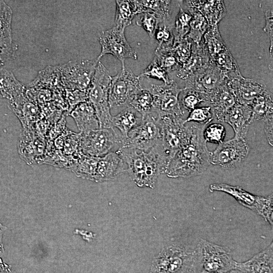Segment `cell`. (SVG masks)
Here are the masks:
<instances>
[{
	"mask_svg": "<svg viewBox=\"0 0 273 273\" xmlns=\"http://www.w3.org/2000/svg\"><path fill=\"white\" fill-rule=\"evenodd\" d=\"M27 88L9 70L0 69V97L12 103L23 96Z\"/></svg>",
	"mask_w": 273,
	"mask_h": 273,
	"instance_id": "cell-25",
	"label": "cell"
},
{
	"mask_svg": "<svg viewBox=\"0 0 273 273\" xmlns=\"http://www.w3.org/2000/svg\"><path fill=\"white\" fill-rule=\"evenodd\" d=\"M207 125L192 124L188 142L169 161L164 171L170 178L188 177L202 174L210 164L211 152L208 149L203 132Z\"/></svg>",
	"mask_w": 273,
	"mask_h": 273,
	"instance_id": "cell-1",
	"label": "cell"
},
{
	"mask_svg": "<svg viewBox=\"0 0 273 273\" xmlns=\"http://www.w3.org/2000/svg\"><path fill=\"white\" fill-rule=\"evenodd\" d=\"M203 40L210 58L228 49L220 35L218 25L209 26Z\"/></svg>",
	"mask_w": 273,
	"mask_h": 273,
	"instance_id": "cell-34",
	"label": "cell"
},
{
	"mask_svg": "<svg viewBox=\"0 0 273 273\" xmlns=\"http://www.w3.org/2000/svg\"><path fill=\"white\" fill-rule=\"evenodd\" d=\"M209 190L225 193L234 198L238 203L261 216L272 225V194L267 197L254 195L238 186L224 183H214L210 185Z\"/></svg>",
	"mask_w": 273,
	"mask_h": 273,
	"instance_id": "cell-6",
	"label": "cell"
},
{
	"mask_svg": "<svg viewBox=\"0 0 273 273\" xmlns=\"http://www.w3.org/2000/svg\"><path fill=\"white\" fill-rule=\"evenodd\" d=\"M182 3L199 11L209 26L217 25L225 16L226 8L223 1H184Z\"/></svg>",
	"mask_w": 273,
	"mask_h": 273,
	"instance_id": "cell-24",
	"label": "cell"
},
{
	"mask_svg": "<svg viewBox=\"0 0 273 273\" xmlns=\"http://www.w3.org/2000/svg\"><path fill=\"white\" fill-rule=\"evenodd\" d=\"M250 106L251 108L250 124L273 118L272 94L269 89L257 97Z\"/></svg>",
	"mask_w": 273,
	"mask_h": 273,
	"instance_id": "cell-26",
	"label": "cell"
},
{
	"mask_svg": "<svg viewBox=\"0 0 273 273\" xmlns=\"http://www.w3.org/2000/svg\"><path fill=\"white\" fill-rule=\"evenodd\" d=\"M65 97L69 107L68 115L76 106L87 101V89H65Z\"/></svg>",
	"mask_w": 273,
	"mask_h": 273,
	"instance_id": "cell-46",
	"label": "cell"
},
{
	"mask_svg": "<svg viewBox=\"0 0 273 273\" xmlns=\"http://www.w3.org/2000/svg\"><path fill=\"white\" fill-rule=\"evenodd\" d=\"M68 115L74 120L82 133H87L100 128L95 109L88 101L76 106Z\"/></svg>",
	"mask_w": 273,
	"mask_h": 273,
	"instance_id": "cell-23",
	"label": "cell"
},
{
	"mask_svg": "<svg viewBox=\"0 0 273 273\" xmlns=\"http://www.w3.org/2000/svg\"><path fill=\"white\" fill-rule=\"evenodd\" d=\"M125 29L114 26L100 32L99 40L101 51L96 61L106 54H111L121 63L122 68H125V60L127 58L138 59L135 51L127 42L124 34Z\"/></svg>",
	"mask_w": 273,
	"mask_h": 273,
	"instance_id": "cell-14",
	"label": "cell"
},
{
	"mask_svg": "<svg viewBox=\"0 0 273 273\" xmlns=\"http://www.w3.org/2000/svg\"><path fill=\"white\" fill-rule=\"evenodd\" d=\"M213 119L210 106L196 108L191 111L184 121V123L193 122L201 125H207Z\"/></svg>",
	"mask_w": 273,
	"mask_h": 273,
	"instance_id": "cell-43",
	"label": "cell"
},
{
	"mask_svg": "<svg viewBox=\"0 0 273 273\" xmlns=\"http://www.w3.org/2000/svg\"><path fill=\"white\" fill-rule=\"evenodd\" d=\"M81 133H75L69 129L66 131L62 150L63 153L75 159L83 155L80 146Z\"/></svg>",
	"mask_w": 273,
	"mask_h": 273,
	"instance_id": "cell-37",
	"label": "cell"
},
{
	"mask_svg": "<svg viewBox=\"0 0 273 273\" xmlns=\"http://www.w3.org/2000/svg\"><path fill=\"white\" fill-rule=\"evenodd\" d=\"M98 62L87 59L71 60L60 66L61 82L65 89L86 90Z\"/></svg>",
	"mask_w": 273,
	"mask_h": 273,
	"instance_id": "cell-13",
	"label": "cell"
},
{
	"mask_svg": "<svg viewBox=\"0 0 273 273\" xmlns=\"http://www.w3.org/2000/svg\"><path fill=\"white\" fill-rule=\"evenodd\" d=\"M0 273H12L11 270L6 264L4 263L0 258Z\"/></svg>",
	"mask_w": 273,
	"mask_h": 273,
	"instance_id": "cell-50",
	"label": "cell"
},
{
	"mask_svg": "<svg viewBox=\"0 0 273 273\" xmlns=\"http://www.w3.org/2000/svg\"><path fill=\"white\" fill-rule=\"evenodd\" d=\"M4 63L0 61V69L3 68V66H4Z\"/></svg>",
	"mask_w": 273,
	"mask_h": 273,
	"instance_id": "cell-53",
	"label": "cell"
},
{
	"mask_svg": "<svg viewBox=\"0 0 273 273\" xmlns=\"http://www.w3.org/2000/svg\"><path fill=\"white\" fill-rule=\"evenodd\" d=\"M139 76L125 67L115 76L111 77L109 92L110 109L118 106H128L133 97L142 87Z\"/></svg>",
	"mask_w": 273,
	"mask_h": 273,
	"instance_id": "cell-11",
	"label": "cell"
},
{
	"mask_svg": "<svg viewBox=\"0 0 273 273\" xmlns=\"http://www.w3.org/2000/svg\"><path fill=\"white\" fill-rule=\"evenodd\" d=\"M237 103L236 98L226 82L211 95L207 104L211 108L213 118L223 122L226 114Z\"/></svg>",
	"mask_w": 273,
	"mask_h": 273,
	"instance_id": "cell-19",
	"label": "cell"
},
{
	"mask_svg": "<svg viewBox=\"0 0 273 273\" xmlns=\"http://www.w3.org/2000/svg\"><path fill=\"white\" fill-rule=\"evenodd\" d=\"M17 50V45L10 48L4 47L0 45V61L5 63L14 58Z\"/></svg>",
	"mask_w": 273,
	"mask_h": 273,
	"instance_id": "cell-48",
	"label": "cell"
},
{
	"mask_svg": "<svg viewBox=\"0 0 273 273\" xmlns=\"http://www.w3.org/2000/svg\"><path fill=\"white\" fill-rule=\"evenodd\" d=\"M147 89L153 98L151 112L155 113L159 118L165 116L184 118L186 112L179 101V96L183 88H180L175 80L173 79L169 84H152Z\"/></svg>",
	"mask_w": 273,
	"mask_h": 273,
	"instance_id": "cell-7",
	"label": "cell"
},
{
	"mask_svg": "<svg viewBox=\"0 0 273 273\" xmlns=\"http://www.w3.org/2000/svg\"><path fill=\"white\" fill-rule=\"evenodd\" d=\"M117 151L127 166L131 180L139 187L154 188L158 176L169 161L161 142L148 152L128 147Z\"/></svg>",
	"mask_w": 273,
	"mask_h": 273,
	"instance_id": "cell-2",
	"label": "cell"
},
{
	"mask_svg": "<svg viewBox=\"0 0 273 273\" xmlns=\"http://www.w3.org/2000/svg\"><path fill=\"white\" fill-rule=\"evenodd\" d=\"M99 158L83 154L74 161L69 170L77 177L94 181Z\"/></svg>",
	"mask_w": 273,
	"mask_h": 273,
	"instance_id": "cell-31",
	"label": "cell"
},
{
	"mask_svg": "<svg viewBox=\"0 0 273 273\" xmlns=\"http://www.w3.org/2000/svg\"><path fill=\"white\" fill-rule=\"evenodd\" d=\"M115 26L125 29L137 14L134 1H116Z\"/></svg>",
	"mask_w": 273,
	"mask_h": 273,
	"instance_id": "cell-33",
	"label": "cell"
},
{
	"mask_svg": "<svg viewBox=\"0 0 273 273\" xmlns=\"http://www.w3.org/2000/svg\"><path fill=\"white\" fill-rule=\"evenodd\" d=\"M179 101L182 108L188 113L195 109L204 101L197 93L188 89L183 88L179 94Z\"/></svg>",
	"mask_w": 273,
	"mask_h": 273,
	"instance_id": "cell-44",
	"label": "cell"
},
{
	"mask_svg": "<svg viewBox=\"0 0 273 273\" xmlns=\"http://www.w3.org/2000/svg\"><path fill=\"white\" fill-rule=\"evenodd\" d=\"M228 80L225 74L211 60L207 66L184 80V88L199 94L207 104L211 95Z\"/></svg>",
	"mask_w": 273,
	"mask_h": 273,
	"instance_id": "cell-12",
	"label": "cell"
},
{
	"mask_svg": "<svg viewBox=\"0 0 273 273\" xmlns=\"http://www.w3.org/2000/svg\"><path fill=\"white\" fill-rule=\"evenodd\" d=\"M111 76L105 66L99 61L90 83L87 89V101L93 106L99 121L100 128H113L109 104Z\"/></svg>",
	"mask_w": 273,
	"mask_h": 273,
	"instance_id": "cell-4",
	"label": "cell"
},
{
	"mask_svg": "<svg viewBox=\"0 0 273 273\" xmlns=\"http://www.w3.org/2000/svg\"><path fill=\"white\" fill-rule=\"evenodd\" d=\"M81 134L80 146L82 153L95 157L104 156L115 147H121L125 141L115 128H99Z\"/></svg>",
	"mask_w": 273,
	"mask_h": 273,
	"instance_id": "cell-10",
	"label": "cell"
},
{
	"mask_svg": "<svg viewBox=\"0 0 273 273\" xmlns=\"http://www.w3.org/2000/svg\"><path fill=\"white\" fill-rule=\"evenodd\" d=\"M155 54V57L158 63L168 73L176 72L180 68L176 59L170 52L169 48H156Z\"/></svg>",
	"mask_w": 273,
	"mask_h": 273,
	"instance_id": "cell-38",
	"label": "cell"
},
{
	"mask_svg": "<svg viewBox=\"0 0 273 273\" xmlns=\"http://www.w3.org/2000/svg\"><path fill=\"white\" fill-rule=\"evenodd\" d=\"M30 87L55 90L64 89L61 82L60 66H48L39 72Z\"/></svg>",
	"mask_w": 273,
	"mask_h": 273,
	"instance_id": "cell-29",
	"label": "cell"
},
{
	"mask_svg": "<svg viewBox=\"0 0 273 273\" xmlns=\"http://www.w3.org/2000/svg\"><path fill=\"white\" fill-rule=\"evenodd\" d=\"M153 98L147 88H143L132 99L128 106L132 108L141 115L143 118L150 113L152 110Z\"/></svg>",
	"mask_w": 273,
	"mask_h": 273,
	"instance_id": "cell-35",
	"label": "cell"
},
{
	"mask_svg": "<svg viewBox=\"0 0 273 273\" xmlns=\"http://www.w3.org/2000/svg\"><path fill=\"white\" fill-rule=\"evenodd\" d=\"M5 229V228L0 223V256L4 251L3 244V236Z\"/></svg>",
	"mask_w": 273,
	"mask_h": 273,
	"instance_id": "cell-51",
	"label": "cell"
},
{
	"mask_svg": "<svg viewBox=\"0 0 273 273\" xmlns=\"http://www.w3.org/2000/svg\"><path fill=\"white\" fill-rule=\"evenodd\" d=\"M161 23V25L159 24L154 35V38L158 42V47L156 48H170L174 42L173 24Z\"/></svg>",
	"mask_w": 273,
	"mask_h": 273,
	"instance_id": "cell-41",
	"label": "cell"
},
{
	"mask_svg": "<svg viewBox=\"0 0 273 273\" xmlns=\"http://www.w3.org/2000/svg\"><path fill=\"white\" fill-rule=\"evenodd\" d=\"M192 41L186 37L169 48L180 67L188 61L192 52Z\"/></svg>",
	"mask_w": 273,
	"mask_h": 273,
	"instance_id": "cell-39",
	"label": "cell"
},
{
	"mask_svg": "<svg viewBox=\"0 0 273 273\" xmlns=\"http://www.w3.org/2000/svg\"><path fill=\"white\" fill-rule=\"evenodd\" d=\"M272 121L273 118H269L264 121V131L268 143L272 146L273 134H272Z\"/></svg>",
	"mask_w": 273,
	"mask_h": 273,
	"instance_id": "cell-49",
	"label": "cell"
},
{
	"mask_svg": "<svg viewBox=\"0 0 273 273\" xmlns=\"http://www.w3.org/2000/svg\"><path fill=\"white\" fill-rule=\"evenodd\" d=\"M46 144V139L37 133L34 128L23 129L18 144L19 156L28 165L42 164Z\"/></svg>",
	"mask_w": 273,
	"mask_h": 273,
	"instance_id": "cell-16",
	"label": "cell"
},
{
	"mask_svg": "<svg viewBox=\"0 0 273 273\" xmlns=\"http://www.w3.org/2000/svg\"><path fill=\"white\" fill-rule=\"evenodd\" d=\"M196 261V247L171 245L164 248L154 259L153 273H193Z\"/></svg>",
	"mask_w": 273,
	"mask_h": 273,
	"instance_id": "cell-5",
	"label": "cell"
},
{
	"mask_svg": "<svg viewBox=\"0 0 273 273\" xmlns=\"http://www.w3.org/2000/svg\"><path fill=\"white\" fill-rule=\"evenodd\" d=\"M125 171L127 166L120 153L117 150L111 151L99 157L94 181L112 180Z\"/></svg>",
	"mask_w": 273,
	"mask_h": 273,
	"instance_id": "cell-18",
	"label": "cell"
},
{
	"mask_svg": "<svg viewBox=\"0 0 273 273\" xmlns=\"http://www.w3.org/2000/svg\"><path fill=\"white\" fill-rule=\"evenodd\" d=\"M225 273H243L241 270L236 268Z\"/></svg>",
	"mask_w": 273,
	"mask_h": 273,
	"instance_id": "cell-52",
	"label": "cell"
},
{
	"mask_svg": "<svg viewBox=\"0 0 273 273\" xmlns=\"http://www.w3.org/2000/svg\"><path fill=\"white\" fill-rule=\"evenodd\" d=\"M137 14L150 12L155 14L162 23L170 24V1H134Z\"/></svg>",
	"mask_w": 273,
	"mask_h": 273,
	"instance_id": "cell-28",
	"label": "cell"
},
{
	"mask_svg": "<svg viewBox=\"0 0 273 273\" xmlns=\"http://www.w3.org/2000/svg\"><path fill=\"white\" fill-rule=\"evenodd\" d=\"M160 118L161 144L170 160L189 141L192 126L184 123L185 119L174 116Z\"/></svg>",
	"mask_w": 273,
	"mask_h": 273,
	"instance_id": "cell-8",
	"label": "cell"
},
{
	"mask_svg": "<svg viewBox=\"0 0 273 273\" xmlns=\"http://www.w3.org/2000/svg\"><path fill=\"white\" fill-rule=\"evenodd\" d=\"M236 268L243 273H273V243L249 260L237 262Z\"/></svg>",
	"mask_w": 273,
	"mask_h": 273,
	"instance_id": "cell-22",
	"label": "cell"
},
{
	"mask_svg": "<svg viewBox=\"0 0 273 273\" xmlns=\"http://www.w3.org/2000/svg\"><path fill=\"white\" fill-rule=\"evenodd\" d=\"M210 60L203 40L198 44L192 42L190 58L176 71V75L179 78L185 80L207 66Z\"/></svg>",
	"mask_w": 273,
	"mask_h": 273,
	"instance_id": "cell-20",
	"label": "cell"
},
{
	"mask_svg": "<svg viewBox=\"0 0 273 273\" xmlns=\"http://www.w3.org/2000/svg\"><path fill=\"white\" fill-rule=\"evenodd\" d=\"M249 151L245 138L233 137L218 144L211 152L210 164L226 168L234 167L246 158Z\"/></svg>",
	"mask_w": 273,
	"mask_h": 273,
	"instance_id": "cell-15",
	"label": "cell"
},
{
	"mask_svg": "<svg viewBox=\"0 0 273 273\" xmlns=\"http://www.w3.org/2000/svg\"><path fill=\"white\" fill-rule=\"evenodd\" d=\"M196 251V262L193 273H225L236 269L237 261L226 246L201 239Z\"/></svg>",
	"mask_w": 273,
	"mask_h": 273,
	"instance_id": "cell-3",
	"label": "cell"
},
{
	"mask_svg": "<svg viewBox=\"0 0 273 273\" xmlns=\"http://www.w3.org/2000/svg\"><path fill=\"white\" fill-rule=\"evenodd\" d=\"M139 77L160 80L163 81L165 84H170L173 80L170 79L168 73L159 65L155 56L149 65L139 75Z\"/></svg>",
	"mask_w": 273,
	"mask_h": 273,
	"instance_id": "cell-40",
	"label": "cell"
},
{
	"mask_svg": "<svg viewBox=\"0 0 273 273\" xmlns=\"http://www.w3.org/2000/svg\"><path fill=\"white\" fill-rule=\"evenodd\" d=\"M12 10L6 3L0 1V45L12 47L16 44L12 37Z\"/></svg>",
	"mask_w": 273,
	"mask_h": 273,
	"instance_id": "cell-32",
	"label": "cell"
},
{
	"mask_svg": "<svg viewBox=\"0 0 273 273\" xmlns=\"http://www.w3.org/2000/svg\"><path fill=\"white\" fill-rule=\"evenodd\" d=\"M272 9L268 10L265 12V25L263 28V30L267 34L268 37L270 40V48L269 53L270 55L272 58V44H273V21H272Z\"/></svg>",
	"mask_w": 273,
	"mask_h": 273,
	"instance_id": "cell-47",
	"label": "cell"
},
{
	"mask_svg": "<svg viewBox=\"0 0 273 273\" xmlns=\"http://www.w3.org/2000/svg\"><path fill=\"white\" fill-rule=\"evenodd\" d=\"M160 23H162L161 20L155 14L150 12L140 14L136 21V25L142 27L151 38H154L155 32Z\"/></svg>",
	"mask_w": 273,
	"mask_h": 273,
	"instance_id": "cell-45",
	"label": "cell"
},
{
	"mask_svg": "<svg viewBox=\"0 0 273 273\" xmlns=\"http://www.w3.org/2000/svg\"><path fill=\"white\" fill-rule=\"evenodd\" d=\"M181 4V8L192 16L190 23V31L186 37L193 42L198 44L203 40L209 25L205 18L199 11L183 3Z\"/></svg>",
	"mask_w": 273,
	"mask_h": 273,
	"instance_id": "cell-30",
	"label": "cell"
},
{
	"mask_svg": "<svg viewBox=\"0 0 273 273\" xmlns=\"http://www.w3.org/2000/svg\"><path fill=\"white\" fill-rule=\"evenodd\" d=\"M178 6L179 11L176 15L174 27L173 28V44L181 41L188 35L190 31V23L192 19L190 14L184 10L179 4H178Z\"/></svg>",
	"mask_w": 273,
	"mask_h": 273,
	"instance_id": "cell-36",
	"label": "cell"
},
{
	"mask_svg": "<svg viewBox=\"0 0 273 273\" xmlns=\"http://www.w3.org/2000/svg\"><path fill=\"white\" fill-rule=\"evenodd\" d=\"M251 115L250 106L237 103L226 114L224 122L231 125L235 138H245Z\"/></svg>",
	"mask_w": 273,
	"mask_h": 273,
	"instance_id": "cell-21",
	"label": "cell"
},
{
	"mask_svg": "<svg viewBox=\"0 0 273 273\" xmlns=\"http://www.w3.org/2000/svg\"><path fill=\"white\" fill-rule=\"evenodd\" d=\"M227 84L234 93L238 103L249 106L268 89L262 81L243 76L228 80Z\"/></svg>",
	"mask_w": 273,
	"mask_h": 273,
	"instance_id": "cell-17",
	"label": "cell"
},
{
	"mask_svg": "<svg viewBox=\"0 0 273 273\" xmlns=\"http://www.w3.org/2000/svg\"><path fill=\"white\" fill-rule=\"evenodd\" d=\"M226 135L224 126L220 123H215L207 125L204 129L203 135L207 143L219 144L224 141Z\"/></svg>",
	"mask_w": 273,
	"mask_h": 273,
	"instance_id": "cell-42",
	"label": "cell"
},
{
	"mask_svg": "<svg viewBox=\"0 0 273 273\" xmlns=\"http://www.w3.org/2000/svg\"><path fill=\"white\" fill-rule=\"evenodd\" d=\"M136 113L132 108L127 106L118 114L112 117L111 123L113 128L119 130L125 140L128 133L142 121V117H139Z\"/></svg>",
	"mask_w": 273,
	"mask_h": 273,
	"instance_id": "cell-27",
	"label": "cell"
},
{
	"mask_svg": "<svg viewBox=\"0 0 273 273\" xmlns=\"http://www.w3.org/2000/svg\"><path fill=\"white\" fill-rule=\"evenodd\" d=\"M161 140L160 118L151 112L143 117L141 123L128 133L121 147L148 152Z\"/></svg>",
	"mask_w": 273,
	"mask_h": 273,
	"instance_id": "cell-9",
	"label": "cell"
}]
</instances>
